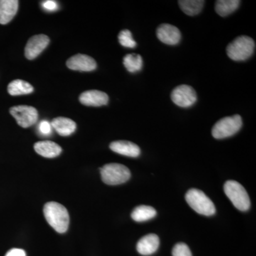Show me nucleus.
Returning <instances> with one entry per match:
<instances>
[{"label": "nucleus", "mask_w": 256, "mask_h": 256, "mask_svg": "<svg viewBox=\"0 0 256 256\" xmlns=\"http://www.w3.org/2000/svg\"><path fill=\"white\" fill-rule=\"evenodd\" d=\"M44 214L46 222L56 232L64 234L67 232L69 225V214L66 207L60 203L50 202L44 206Z\"/></svg>", "instance_id": "1"}, {"label": "nucleus", "mask_w": 256, "mask_h": 256, "mask_svg": "<svg viewBox=\"0 0 256 256\" xmlns=\"http://www.w3.org/2000/svg\"><path fill=\"white\" fill-rule=\"evenodd\" d=\"M256 43L250 37L240 36L230 42L226 48L227 55L230 60L242 62L248 60L255 52Z\"/></svg>", "instance_id": "2"}, {"label": "nucleus", "mask_w": 256, "mask_h": 256, "mask_svg": "<svg viewBox=\"0 0 256 256\" xmlns=\"http://www.w3.org/2000/svg\"><path fill=\"white\" fill-rule=\"evenodd\" d=\"M185 200L192 208L200 214L212 216L216 213L213 202L201 190L192 188L186 192Z\"/></svg>", "instance_id": "3"}, {"label": "nucleus", "mask_w": 256, "mask_h": 256, "mask_svg": "<svg viewBox=\"0 0 256 256\" xmlns=\"http://www.w3.org/2000/svg\"><path fill=\"white\" fill-rule=\"evenodd\" d=\"M224 192L228 197L234 206L242 212H246L250 208V201L245 188L234 180H228L224 186Z\"/></svg>", "instance_id": "4"}, {"label": "nucleus", "mask_w": 256, "mask_h": 256, "mask_svg": "<svg viewBox=\"0 0 256 256\" xmlns=\"http://www.w3.org/2000/svg\"><path fill=\"white\" fill-rule=\"evenodd\" d=\"M101 178L106 184L118 185L128 182L131 173L127 166L118 163H110L100 168Z\"/></svg>", "instance_id": "5"}, {"label": "nucleus", "mask_w": 256, "mask_h": 256, "mask_svg": "<svg viewBox=\"0 0 256 256\" xmlns=\"http://www.w3.org/2000/svg\"><path fill=\"white\" fill-rule=\"evenodd\" d=\"M242 126V118L239 114L224 118L214 126L212 136L216 139L230 137L238 132Z\"/></svg>", "instance_id": "6"}, {"label": "nucleus", "mask_w": 256, "mask_h": 256, "mask_svg": "<svg viewBox=\"0 0 256 256\" xmlns=\"http://www.w3.org/2000/svg\"><path fill=\"white\" fill-rule=\"evenodd\" d=\"M10 114L14 118L18 126L26 128L36 124L38 112L32 106H18L10 108Z\"/></svg>", "instance_id": "7"}, {"label": "nucleus", "mask_w": 256, "mask_h": 256, "mask_svg": "<svg viewBox=\"0 0 256 256\" xmlns=\"http://www.w3.org/2000/svg\"><path fill=\"white\" fill-rule=\"evenodd\" d=\"M171 98L173 102L180 107L190 108L196 102V92L190 86H178L172 92Z\"/></svg>", "instance_id": "8"}, {"label": "nucleus", "mask_w": 256, "mask_h": 256, "mask_svg": "<svg viewBox=\"0 0 256 256\" xmlns=\"http://www.w3.org/2000/svg\"><path fill=\"white\" fill-rule=\"evenodd\" d=\"M50 43V38L46 35L40 34L30 38L25 47V56L32 60L38 56L46 48Z\"/></svg>", "instance_id": "9"}, {"label": "nucleus", "mask_w": 256, "mask_h": 256, "mask_svg": "<svg viewBox=\"0 0 256 256\" xmlns=\"http://www.w3.org/2000/svg\"><path fill=\"white\" fill-rule=\"evenodd\" d=\"M156 36L165 44H178L181 40V32L178 28L169 24H163L156 30Z\"/></svg>", "instance_id": "10"}, {"label": "nucleus", "mask_w": 256, "mask_h": 256, "mask_svg": "<svg viewBox=\"0 0 256 256\" xmlns=\"http://www.w3.org/2000/svg\"><path fill=\"white\" fill-rule=\"evenodd\" d=\"M68 68L80 72H92L97 67L96 60L90 56L77 54L70 57L66 62Z\"/></svg>", "instance_id": "11"}, {"label": "nucleus", "mask_w": 256, "mask_h": 256, "mask_svg": "<svg viewBox=\"0 0 256 256\" xmlns=\"http://www.w3.org/2000/svg\"><path fill=\"white\" fill-rule=\"evenodd\" d=\"M79 100L85 106L99 107L107 105L109 98L106 92L100 90H92L82 92L79 97Z\"/></svg>", "instance_id": "12"}, {"label": "nucleus", "mask_w": 256, "mask_h": 256, "mask_svg": "<svg viewBox=\"0 0 256 256\" xmlns=\"http://www.w3.org/2000/svg\"><path fill=\"white\" fill-rule=\"evenodd\" d=\"M160 246V238L156 234H148L140 239L137 250L142 256H150L156 252Z\"/></svg>", "instance_id": "13"}, {"label": "nucleus", "mask_w": 256, "mask_h": 256, "mask_svg": "<svg viewBox=\"0 0 256 256\" xmlns=\"http://www.w3.org/2000/svg\"><path fill=\"white\" fill-rule=\"evenodd\" d=\"M110 148L114 152L130 158H138L140 154L139 146L129 141H114L110 144Z\"/></svg>", "instance_id": "14"}, {"label": "nucleus", "mask_w": 256, "mask_h": 256, "mask_svg": "<svg viewBox=\"0 0 256 256\" xmlns=\"http://www.w3.org/2000/svg\"><path fill=\"white\" fill-rule=\"evenodd\" d=\"M18 6L16 0H0V24L9 23L18 12Z\"/></svg>", "instance_id": "15"}, {"label": "nucleus", "mask_w": 256, "mask_h": 256, "mask_svg": "<svg viewBox=\"0 0 256 256\" xmlns=\"http://www.w3.org/2000/svg\"><path fill=\"white\" fill-rule=\"evenodd\" d=\"M35 151L40 156L46 158H54L62 153V148L52 141H40L34 144Z\"/></svg>", "instance_id": "16"}, {"label": "nucleus", "mask_w": 256, "mask_h": 256, "mask_svg": "<svg viewBox=\"0 0 256 256\" xmlns=\"http://www.w3.org/2000/svg\"><path fill=\"white\" fill-rule=\"evenodd\" d=\"M50 124L52 128L62 136H70L76 129V122L67 118H56L52 120Z\"/></svg>", "instance_id": "17"}, {"label": "nucleus", "mask_w": 256, "mask_h": 256, "mask_svg": "<svg viewBox=\"0 0 256 256\" xmlns=\"http://www.w3.org/2000/svg\"><path fill=\"white\" fill-rule=\"evenodd\" d=\"M240 2L238 0H218L216 2L215 10L220 16H226L238 9Z\"/></svg>", "instance_id": "18"}, {"label": "nucleus", "mask_w": 256, "mask_h": 256, "mask_svg": "<svg viewBox=\"0 0 256 256\" xmlns=\"http://www.w3.org/2000/svg\"><path fill=\"white\" fill-rule=\"evenodd\" d=\"M156 215V210L153 207L142 205L134 208L131 217L134 222H143L154 218Z\"/></svg>", "instance_id": "19"}, {"label": "nucleus", "mask_w": 256, "mask_h": 256, "mask_svg": "<svg viewBox=\"0 0 256 256\" xmlns=\"http://www.w3.org/2000/svg\"><path fill=\"white\" fill-rule=\"evenodd\" d=\"M205 1L202 0H180L178 2L183 12L188 16H194L200 14L203 9Z\"/></svg>", "instance_id": "20"}, {"label": "nucleus", "mask_w": 256, "mask_h": 256, "mask_svg": "<svg viewBox=\"0 0 256 256\" xmlns=\"http://www.w3.org/2000/svg\"><path fill=\"white\" fill-rule=\"evenodd\" d=\"M8 92L11 96L26 95L34 92V88L31 84L22 80H14L8 86Z\"/></svg>", "instance_id": "21"}, {"label": "nucleus", "mask_w": 256, "mask_h": 256, "mask_svg": "<svg viewBox=\"0 0 256 256\" xmlns=\"http://www.w3.org/2000/svg\"><path fill=\"white\" fill-rule=\"evenodd\" d=\"M124 64L126 69L130 73L140 72L143 66L142 56L136 54H127L124 57Z\"/></svg>", "instance_id": "22"}, {"label": "nucleus", "mask_w": 256, "mask_h": 256, "mask_svg": "<svg viewBox=\"0 0 256 256\" xmlns=\"http://www.w3.org/2000/svg\"><path fill=\"white\" fill-rule=\"evenodd\" d=\"M118 40L120 44L126 48H134L137 43L133 40L132 34L129 30H122L119 34Z\"/></svg>", "instance_id": "23"}, {"label": "nucleus", "mask_w": 256, "mask_h": 256, "mask_svg": "<svg viewBox=\"0 0 256 256\" xmlns=\"http://www.w3.org/2000/svg\"><path fill=\"white\" fill-rule=\"evenodd\" d=\"M172 256H192V254L186 244L178 242L173 248Z\"/></svg>", "instance_id": "24"}, {"label": "nucleus", "mask_w": 256, "mask_h": 256, "mask_svg": "<svg viewBox=\"0 0 256 256\" xmlns=\"http://www.w3.org/2000/svg\"><path fill=\"white\" fill-rule=\"evenodd\" d=\"M52 124L46 120L42 121L40 126H38V130H40V132L42 134H44V136H50L52 132Z\"/></svg>", "instance_id": "25"}, {"label": "nucleus", "mask_w": 256, "mask_h": 256, "mask_svg": "<svg viewBox=\"0 0 256 256\" xmlns=\"http://www.w3.org/2000/svg\"><path fill=\"white\" fill-rule=\"evenodd\" d=\"M42 8L48 12H54L58 9V4L56 2L47 0L42 2Z\"/></svg>", "instance_id": "26"}, {"label": "nucleus", "mask_w": 256, "mask_h": 256, "mask_svg": "<svg viewBox=\"0 0 256 256\" xmlns=\"http://www.w3.org/2000/svg\"><path fill=\"white\" fill-rule=\"evenodd\" d=\"M5 256H26V252L22 249L12 248L6 252Z\"/></svg>", "instance_id": "27"}]
</instances>
